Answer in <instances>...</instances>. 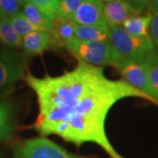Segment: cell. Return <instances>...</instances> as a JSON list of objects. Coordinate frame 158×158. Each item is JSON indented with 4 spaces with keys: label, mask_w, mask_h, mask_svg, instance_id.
<instances>
[{
    "label": "cell",
    "mask_w": 158,
    "mask_h": 158,
    "mask_svg": "<svg viewBox=\"0 0 158 158\" xmlns=\"http://www.w3.org/2000/svg\"><path fill=\"white\" fill-rule=\"evenodd\" d=\"M25 79L37 98L39 113L34 127L41 135H56L77 147L91 142L111 158H124L106 132V117L113 106L127 98L156 104L123 80L108 78L102 67L79 60L73 69L60 76L27 74Z\"/></svg>",
    "instance_id": "6da1fadb"
},
{
    "label": "cell",
    "mask_w": 158,
    "mask_h": 158,
    "mask_svg": "<svg viewBox=\"0 0 158 158\" xmlns=\"http://www.w3.org/2000/svg\"><path fill=\"white\" fill-rule=\"evenodd\" d=\"M64 47L79 61L96 67L113 66L122 59L111 42L82 41L74 38L65 43Z\"/></svg>",
    "instance_id": "7a4b0ae2"
},
{
    "label": "cell",
    "mask_w": 158,
    "mask_h": 158,
    "mask_svg": "<svg viewBox=\"0 0 158 158\" xmlns=\"http://www.w3.org/2000/svg\"><path fill=\"white\" fill-rule=\"evenodd\" d=\"M109 28L110 42L124 59L141 63L148 53L155 49L151 38L135 37L127 33L122 27H112Z\"/></svg>",
    "instance_id": "3957f363"
},
{
    "label": "cell",
    "mask_w": 158,
    "mask_h": 158,
    "mask_svg": "<svg viewBox=\"0 0 158 158\" xmlns=\"http://www.w3.org/2000/svg\"><path fill=\"white\" fill-rule=\"evenodd\" d=\"M14 158H89L69 152L45 137L33 138L19 143Z\"/></svg>",
    "instance_id": "277c9868"
},
{
    "label": "cell",
    "mask_w": 158,
    "mask_h": 158,
    "mask_svg": "<svg viewBox=\"0 0 158 158\" xmlns=\"http://www.w3.org/2000/svg\"><path fill=\"white\" fill-rule=\"evenodd\" d=\"M26 69L27 62L22 54L0 49V92L10 90L24 77Z\"/></svg>",
    "instance_id": "5b68a950"
},
{
    "label": "cell",
    "mask_w": 158,
    "mask_h": 158,
    "mask_svg": "<svg viewBox=\"0 0 158 158\" xmlns=\"http://www.w3.org/2000/svg\"><path fill=\"white\" fill-rule=\"evenodd\" d=\"M113 67L118 70L123 81L127 84L141 90L143 93H146L155 99L153 90L148 80L147 74L141 63L122 58L116 64H114Z\"/></svg>",
    "instance_id": "8992f818"
},
{
    "label": "cell",
    "mask_w": 158,
    "mask_h": 158,
    "mask_svg": "<svg viewBox=\"0 0 158 158\" xmlns=\"http://www.w3.org/2000/svg\"><path fill=\"white\" fill-rule=\"evenodd\" d=\"M141 11L136 9L127 0H116L104 5L103 14L109 27H121L129 18L140 15Z\"/></svg>",
    "instance_id": "52a82bcc"
},
{
    "label": "cell",
    "mask_w": 158,
    "mask_h": 158,
    "mask_svg": "<svg viewBox=\"0 0 158 158\" xmlns=\"http://www.w3.org/2000/svg\"><path fill=\"white\" fill-rule=\"evenodd\" d=\"M104 4L99 0H83L71 20L81 26L108 27L103 14Z\"/></svg>",
    "instance_id": "ba28073f"
},
{
    "label": "cell",
    "mask_w": 158,
    "mask_h": 158,
    "mask_svg": "<svg viewBox=\"0 0 158 158\" xmlns=\"http://www.w3.org/2000/svg\"><path fill=\"white\" fill-rule=\"evenodd\" d=\"M56 42L50 32L34 31L22 38V48L28 56L41 55L55 47Z\"/></svg>",
    "instance_id": "9c48e42d"
},
{
    "label": "cell",
    "mask_w": 158,
    "mask_h": 158,
    "mask_svg": "<svg viewBox=\"0 0 158 158\" xmlns=\"http://www.w3.org/2000/svg\"><path fill=\"white\" fill-rule=\"evenodd\" d=\"M53 27L51 34L55 40L56 45L63 46L69 40L76 37V27L77 24L73 20L58 17L53 21Z\"/></svg>",
    "instance_id": "30bf717a"
},
{
    "label": "cell",
    "mask_w": 158,
    "mask_h": 158,
    "mask_svg": "<svg viewBox=\"0 0 158 158\" xmlns=\"http://www.w3.org/2000/svg\"><path fill=\"white\" fill-rule=\"evenodd\" d=\"M152 14L148 11L145 15H135L127 19L121 26L127 33L138 38H150L149 27Z\"/></svg>",
    "instance_id": "8fae6325"
},
{
    "label": "cell",
    "mask_w": 158,
    "mask_h": 158,
    "mask_svg": "<svg viewBox=\"0 0 158 158\" xmlns=\"http://www.w3.org/2000/svg\"><path fill=\"white\" fill-rule=\"evenodd\" d=\"M75 38L82 41L110 42V28L109 27L77 25Z\"/></svg>",
    "instance_id": "7c38bea8"
},
{
    "label": "cell",
    "mask_w": 158,
    "mask_h": 158,
    "mask_svg": "<svg viewBox=\"0 0 158 158\" xmlns=\"http://www.w3.org/2000/svg\"><path fill=\"white\" fill-rule=\"evenodd\" d=\"M23 13L29 22L38 31H46L51 33L53 22L33 4L27 2L23 6Z\"/></svg>",
    "instance_id": "4fadbf2b"
},
{
    "label": "cell",
    "mask_w": 158,
    "mask_h": 158,
    "mask_svg": "<svg viewBox=\"0 0 158 158\" xmlns=\"http://www.w3.org/2000/svg\"><path fill=\"white\" fill-rule=\"evenodd\" d=\"M147 74L148 80L154 93V98L158 99V52L156 49L148 52L141 62Z\"/></svg>",
    "instance_id": "5bb4252c"
},
{
    "label": "cell",
    "mask_w": 158,
    "mask_h": 158,
    "mask_svg": "<svg viewBox=\"0 0 158 158\" xmlns=\"http://www.w3.org/2000/svg\"><path fill=\"white\" fill-rule=\"evenodd\" d=\"M0 43L8 48L22 47V37L14 31L10 18L0 16Z\"/></svg>",
    "instance_id": "9a60e30c"
},
{
    "label": "cell",
    "mask_w": 158,
    "mask_h": 158,
    "mask_svg": "<svg viewBox=\"0 0 158 158\" xmlns=\"http://www.w3.org/2000/svg\"><path fill=\"white\" fill-rule=\"evenodd\" d=\"M13 110L7 101L0 100V141L9 138L13 130Z\"/></svg>",
    "instance_id": "2e32d148"
},
{
    "label": "cell",
    "mask_w": 158,
    "mask_h": 158,
    "mask_svg": "<svg viewBox=\"0 0 158 158\" xmlns=\"http://www.w3.org/2000/svg\"><path fill=\"white\" fill-rule=\"evenodd\" d=\"M10 21L14 31L17 33L20 37H24L32 32L38 31L34 26L29 22L27 19L24 15L23 11H19L17 13L13 14L10 17Z\"/></svg>",
    "instance_id": "e0dca14e"
},
{
    "label": "cell",
    "mask_w": 158,
    "mask_h": 158,
    "mask_svg": "<svg viewBox=\"0 0 158 158\" xmlns=\"http://www.w3.org/2000/svg\"><path fill=\"white\" fill-rule=\"evenodd\" d=\"M27 2L36 6L51 21L60 17L58 0H27Z\"/></svg>",
    "instance_id": "ac0fdd59"
},
{
    "label": "cell",
    "mask_w": 158,
    "mask_h": 158,
    "mask_svg": "<svg viewBox=\"0 0 158 158\" xmlns=\"http://www.w3.org/2000/svg\"><path fill=\"white\" fill-rule=\"evenodd\" d=\"M83 0H58L59 16L69 19H72L74 14L78 9Z\"/></svg>",
    "instance_id": "d6986e66"
},
{
    "label": "cell",
    "mask_w": 158,
    "mask_h": 158,
    "mask_svg": "<svg viewBox=\"0 0 158 158\" xmlns=\"http://www.w3.org/2000/svg\"><path fill=\"white\" fill-rule=\"evenodd\" d=\"M20 5L15 0H0V16L10 18L19 11Z\"/></svg>",
    "instance_id": "ffe728a7"
},
{
    "label": "cell",
    "mask_w": 158,
    "mask_h": 158,
    "mask_svg": "<svg viewBox=\"0 0 158 158\" xmlns=\"http://www.w3.org/2000/svg\"><path fill=\"white\" fill-rule=\"evenodd\" d=\"M151 14L152 19L149 27V35L152 40L155 49L158 52V11H152Z\"/></svg>",
    "instance_id": "44dd1931"
},
{
    "label": "cell",
    "mask_w": 158,
    "mask_h": 158,
    "mask_svg": "<svg viewBox=\"0 0 158 158\" xmlns=\"http://www.w3.org/2000/svg\"><path fill=\"white\" fill-rule=\"evenodd\" d=\"M136 9L142 11V9L148 5H150L154 0H127Z\"/></svg>",
    "instance_id": "7402d4cb"
},
{
    "label": "cell",
    "mask_w": 158,
    "mask_h": 158,
    "mask_svg": "<svg viewBox=\"0 0 158 158\" xmlns=\"http://www.w3.org/2000/svg\"><path fill=\"white\" fill-rule=\"evenodd\" d=\"M149 11H158V0H154L149 6Z\"/></svg>",
    "instance_id": "603a6c76"
},
{
    "label": "cell",
    "mask_w": 158,
    "mask_h": 158,
    "mask_svg": "<svg viewBox=\"0 0 158 158\" xmlns=\"http://www.w3.org/2000/svg\"><path fill=\"white\" fill-rule=\"evenodd\" d=\"M15 1H17L18 3H19L20 6H22L27 3V0H15Z\"/></svg>",
    "instance_id": "cb8c5ba5"
},
{
    "label": "cell",
    "mask_w": 158,
    "mask_h": 158,
    "mask_svg": "<svg viewBox=\"0 0 158 158\" xmlns=\"http://www.w3.org/2000/svg\"><path fill=\"white\" fill-rule=\"evenodd\" d=\"M99 1H101L102 3H103V2H106V3H108V2H112V1H116V0H99Z\"/></svg>",
    "instance_id": "d4e9b609"
},
{
    "label": "cell",
    "mask_w": 158,
    "mask_h": 158,
    "mask_svg": "<svg viewBox=\"0 0 158 158\" xmlns=\"http://www.w3.org/2000/svg\"><path fill=\"white\" fill-rule=\"evenodd\" d=\"M156 105H158V99H156Z\"/></svg>",
    "instance_id": "484cf974"
}]
</instances>
